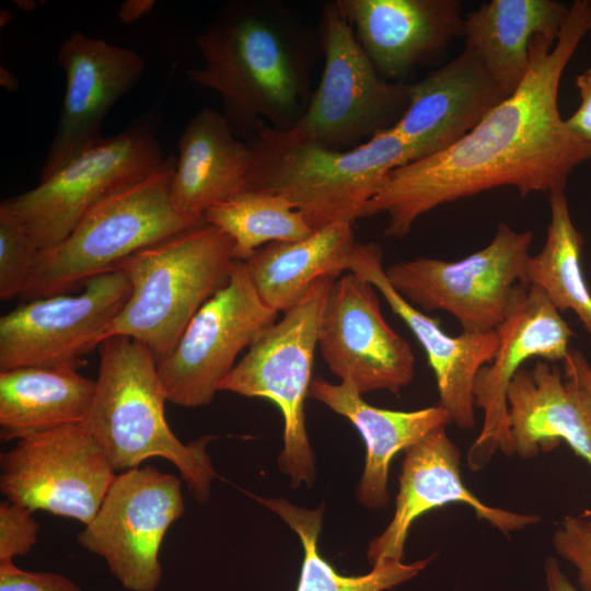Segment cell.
Listing matches in <instances>:
<instances>
[{"label":"cell","mask_w":591,"mask_h":591,"mask_svg":"<svg viewBox=\"0 0 591 591\" xmlns=\"http://www.w3.org/2000/svg\"><path fill=\"white\" fill-rule=\"evenodd\" d=\"M159 125V111L151 108L120 132L102 137L36 187L2 204L38 251L55 247L91 208L161 169L166 158Z\"/></svg>","instance_id":"obj_8"},{"label":"cell","mask_w":591,"mask_h":591,"mask_svg":"<svg viewBox=\"0 0 591 591\" xmlns=\"http://www.w3.org/2000/svg\"><path fill=\"white\" fill-rule=\"evenodd\" d=\"M348 271L372 283L415 335L433 371L439 405L449 412L452 422L463 430L474 428V382L479 369L495 355L496 331L448 335L437 318L421 312L393 288L383 268V251L376 243H358Z\"/></svg>","instance_id":"obj_19"},{"label":"cell","mask_w":591,"mask_h":591,"mask_svg":"<svg viewBox=\"0 0 591 591\" xmlns=\"http://www.w3.org/2000/svg\"><path fill=\"white\" fill-rule=\"evenodd\" d=\"M357 244L351 223H334L303 240L269 243L244 263L260 300L285 313L317 279L349 270Z\"/></svg>","instance_id":"obj_27"},{"label":"cell","mask_w":591,"mask_h":591,"mask_svg":"<svg viewBox=\"0 0 591 591\" xmlns=\"http://www.w3.org/2000/svg\"><path fill=\"white\" fill-rule=\"evenodd\" d=\"M588 18V1H575L557 40L533 38L519 88L449 148L392 170L361 218L385 213L384 234L404 237L422 215L485 190L510 186L523 198L564 190L573 170L591 161V143L558 108L559 82Z\"/></svg>","instance_id":"obj_1"},{"label":"cell","mask_w":591,"mask_h":591,"mask_svg":"<svg viewBox=\"0 0 591 591\" xmlns=\"http://www.w3.org/2000/svg\"><path fill=\"white\" fill-rule=\"evenodd\" d=\"M0 83L5 90L11 92L16 91L20 86L18 78L3 67L0 68Z\"/></svg>","instance_id":"obj_39"},{"label":"cell","mask_w":591,"mask_h":591,"mask_svg":"<svg viewBox=\"0 0 591 591\" xmlns=\"http://www.w3.org/2000/svg\"><path fill=\"white\" fill-rule=\"evenodd\" d=\"M39 524L33 511L4 500L0 505V561L25 555L37 543Z\"/></svg>","instance_id":"obj_32"},{"label":"cell","mask_w":591,"mask_h":591,"mask_svg":"<svg viewBox=\"0 0 591 591\" xmlns=\"http://www.w3.org/2000/svg\"><path fill=\"white\" fill-rule=\"evenodd\" d=\"M445 428L434 429L405 451L393 518L368 547L367 557L372 566L384 560L402 561L406 537L414 521L449 503L467 505L479 519L505 534L541 520L537 514L490 507L476 497L463 483L461 454Z\"/></svg>","instance_id":"obj_18"},{"label":"cell","mask_w":591,"mask_h":591,"mask_svg":"<svg viewBox=\"0 0 591 591\" xmlns=\"http://www.w3.org/2000/svg\"><path fill=\"white\" fill-rule=\"evenodd\" d=\"M255 498L278 514L301 541L304 557L297 591H384L417 576L434 557L409 564L384 560L372 566L367 575L343 576L323 558L317 548L324 506L310 510L285 498Z\"/></svg>","instance_id":"obj_29"},{"label":"cell","mask_w":591,"mask_h":591,"mask_svg":"<svg viewBox=\"0 0 591 591\" xmlns=\"http://www.w3.org/2000/svg\"><path fill=\"white\" fill-rule=\"evenodd\" d=\"M154 5V0H127L119 7L117 18L129 24L150 13Z\"/></svg>","instance_id":"obj_38"},{"label":"cell","mask_w":591,"mask_h":591,"mask_svg":"<svg viewBox=\"0 0 591 591\" xmlns=\"http://www.w3.org/2000/svg\"><path fill=\"white\" fill-rule=\"evenodd\" d=\"M513 453L522 459L548 452L565 441L591 466V395L576 381L563 379L556 366L538 360L521 368L507 392ZM582 519H591V509Z\"/></svg>","instance_id":"obj_22"},{"label":"cell","mask_w":591,"mask_h":591,"mask_svg":"<svg viewBox=\"0 0 591 591\" xmlns=\"http://www.w3.org/2000/svg\"><path fill=\"white\" fill-rule=\"evenodd\" d=\"M563 363L566 378L576 381L591 395V366L582 352L570 349Z\"/></svg>","instance_id":"obj_36"},{"label":"cell","mask_w":591,"mask_h":591,"mask_svg":"<svg viewBox=\"0 0 591 591\" xmlns=\"http://www.w3.org/2000/svg\"><path fill=\"white\" fill-rule=\"evenodd\" d=\"M176 158L167 157L151 176L91 208L53 248L39 251L24 298L60 294L115 270L139 251L205 223L178 211L171 198Z\"/></svg>","instance_id":"obj_6"},{"label":"cell","mask_w":591,"mask_h":591,"mask_svg":"<svg viewBox=\"0 0 591 591\" xmlns=\"http://www.w3.org/2000/svg\"><path fill=\"white\" fill-rule=\"evenodd\" d=\"M324 68L296 134L349 150L391 129L408 106V83L383 79L336 2L322 13Z\"/></svg>","instance_id":"obj_9"},{"label":"cell","mask_w":591,"mask_h":591,"mask_svg":"<svg viewBox=\"0 0 591 591\" xmlns=\"http://www.w3.org/2000/svg\"><path fill=\"white\" fill-rule=\"evenodd\" d=\"M328 369L361 395L408 385L415 372L409 344L385 321L375 288L348 271L329 291L317 336Z\"/></svg>","instance_id":"obj_15"},{"label":"cell","mask_w":591,"mask_h":591,"mask_svg":"<svg viewBox=\"0 0 591 591\" xmlns=\"http://www.w3.org/2000/svg\"><path fill=\"white\" fill-rule=\"evenodd\" d=\"M584 520L587 521L588 525H589L590 529H591V519H584Z\"/></svg>","instance_id":"obj_41"},{"label":"cell","mask_w":591,"mask_h":591,"mask_svg":"<svg viewBox=\"0 0 591 591\" xmlns=\"http://www.w3.org/2000/svg\"><path fill=\"white\" fill-rule=\"evenodd\" d=\"M277 314L258 297L246 264L235 260L228 282L202 304L158 362L167 402L183 407L209 404L240 352L276 322Z\"/></svg>","instance_id":"obj_12"},{"label":"cell","mask_w":591,"mask_h":591,"mask_svg":"<svg viewBox=\"0 0 591 591\" xmlns=\"http://www.w3.org/2000/svg\"><path fill=\"white\" fill-rule=\"evenodd\" d=\"M38 248L26 229L0 205V299L24 296L31 282Z\"/></svg>","instance_id":"obj_31"},{"label":"cell","mask_w":591,"mask_h":591,"mask_svg":"<svg viewBox=\"0 0 591 591\" xmlns=\"http://www.w3.org/2000/svg\"><path fill=\"white\" fill-rule=\"evenodd\" d=\"M308 396L348 418L362 436L367 456L357 499L370 509H381L389 503L387 476L394 456L434 429L452 422L449 412L439 404L410 412L372 406L348 382L333 384L315 378Z\"/></svg>","instance_id":"obj_24"},{"label":"cell","mask_w":591,"mask_h":591,"mask_svg":"<svg viewBox=\"0 0 591 591\" xmlns=\"http://www.w3.org/2000/svg\"><path fill=\"white\" fill-rule=\"evenodd\" d=\"M589 18H588V28L591 31V1H588Z\"/></svg>","instance_id":"obj_40"},{"label":"cell","mask_w":591,"mask_h":591,"mask_svg":"<svg viewBox=\"0 0 591 591\" xmlns=\"http://www.w3.org/2000/svg\"><path fill=\"white\" fill-rule=\"evenodd\" d=\"M549 222L541 251L531 256L526 282L561 313L578 317L591 343V291L581 265L583 237L573 224L564 190L548 194Z\"/></svg>","instance_id":"obj_28"},{"label":"cell","mask_w":591,"mask_h":591,"mask_svg":"<svg viewBox=\"0 0 591 591\" xmlns=\"http://www.w3.org/2000/svg\"><path fill=\"white\" fill-rule=\"evenodd\" d=\"M233 243L220 229L202 223L123 260L130 293L107 337L142 343L162 360L193 316L229 280Z\"/></svg>","instance_id":"obj_5"},{"label":"cell","mask_w":591,"mask_h":591,"mask_svg":"<svg viewBox=\"0 0 591 591\" xmlns=\"http://www.w3.org/2000/svg\"><path fill=\"white\" fill-rule=\"evenodd\" d=\"M95 380L72 367H22L0 371V429L5 441L85 422Z\"/></svg>","instance_id":"obj_26"},{"label":"cell","mask_w":591,"mask_h":591,"mask_svg":"<svg viewBox=\"0 0 591 591\" xmlns=\"http://www.w3.org/2000/svg\"><path fill=\"white\" fill-rule=\"evenodd\" d=\"M531 231L500 222L493 240L459 260L417 257L385 269L387 280L409 303L444 311L464 333H488L503 322L518 287L526 283Z\"/></svg>","instance_id":"obj_10"},{"label":"cell","mask_w":591,"mask_h":591,"mask_svg":"<svg viewBox=\"0 0 591 591\" xmlns=\"http://www.w3.org/2000/svg\"><path fill=\"white\" fill-rule=\"evenodd\" d=\"M569 8L554 0L485 2L464 19L465 48L480 59L510 95L526 76L533 38L543 35L557 40Z\"/></svg>","instance_id":"obj_25"},{"label":"cell","mask_w":591,"mask_h":591,"mask_svg":"<svg viewBox=\"0 0 591 591\" xmlns=\"http://www.w3.org/2000/svg\"><path fill=\"white\" fill-rule=\"evenodd\" d=\"M316 37L285 8L233 3L196 38L204 65L187 76L218 93L233 131L250 138L259 121L291 129L312 92Z\"/></svg>","instance_id":"obj_2"},{"label":"cell","mask_w":591,"mask_h":591,"mask_svg":"<svg viewBox=\"0 0 591 591\" xmlns=\"http://www.w3.org/2000/svg\"><path fill=\"white\" fill-rule=\"evenodd\" d=\"M546 591H578L563 572L556 558L547 557L544 563Z\"/></svg>","instance_id":"obj_37"},{"label":"cell","mask_w":591,"mask_h":591,"mask_svg":"<svg viewBox=\"0 0 591 591\" xmlns=\"http://www.w3.org/2000/svg\"><path fill=\"white\" fill-rule=\"evenodd\" d=\"M95 393L85 421L116 473L138 467L151 457L171 462L194 498L206 502L216 477L201 437L188 444L172 431L158 362L140 341L109 336L99 347Z\"/></svg>","instance_id":"obj_4"},{"label":"cell","mask_w":591,"mask_h":591,"mask_svg":"<svg viewBox=\"0 0 591 591\" xmlns=\"http://www.w3.org/2000/svg\"><path fill=\"white\" fill-rule=\"evenodd\" d=\"M336 278L314 281L304 294L250 347L219 384V391L271 401L283 418L279 470L293 488L315 479L314 453L306 428L304 403L322 314Z\"/></svg>","instance_id":"obj_7"},{"label":"cell","mask_w":591,"mask_h":591,"mask_svg":"<svg viewBox=\"0 0 591 591\" xmlns=\"http://www.w3.org/2000/svg\"><path fill=\"white\" fill-rule=\"evenodd\" d=\"M204 220L231 239L233 257L241 262L263 245L303 240L314 232L285 197L250 188L212 206Z\"/></svg>","instance_id":"obj_30"},{"label":"cell","mask_w":591,"mask_h":591,"mask_svg":"<svg viewBox=\"0 0 591 591\" xmlns=\"http://www.w3.org/2000/svg\"><path fill=\"white\" fill-rule=\"evenodd\" d=\"M247 188L289 200L315 231L361 218L386 175L418 159L390 129L349 150H335L259 121L247 138Z\"/></svg>","instance_id":"obj_3"},{"label":"cell","mask_w":591,"mask_h":591,"mask_svg":"<svg viewBox=\"0 0 591 591\" xmlns=\"http://www.w3.org/2000/svg\"><path fill=\"white\" fill-rule=\"evenodd\" d=\"M116 472L85 422L18 440L1 456L0 489L7 500L86 525Z\"/></svg>","instance_id":"obj_13"},{"label":"cell","mask_w":591,"mask_h":591,"mask_svg":"<svg viewBox=\"0 0 591 591\" xmlns=\"http://www.w3.org/2000/svg\"><path fill=\"white\" fill-rule=\"evenodd\" d=\"M0 591H82L69 578L57 572L28 571L13 560L0 561Z\"/></svg>","instance_id":"obj_34"},{"label":"cell","mask_w":591,"mask_h":591,"mask_svg":"<svg viewBox=\"0 0 591 591\" xmlns=\"http://www.w3.org/2000/svg\"><path fill=\"white\" fill-rule=\"evenodd\" d=\"M57 60L65 72L66 91L39 182L102 138L107 114L137 84L146 68L135 50L80 31L61 43Z\"/></svg>","instance_id":"obj_17"},{"label":"cell","mask_w":591,"mask_h":591,"mask_svg":"<svg viewBox=\"0 0 591 591\" xmlns=\"http://www.w3.org/2000/svg\"><path fill=\"white\" fill-rule=\"evenodd\" d=\"M355 35L385 80L404 78L463 34L456 0H338Z\"/></svg>","instance_id":"obj_20"},{"label":"cell","mask_w":591,"mask_h":591,"mask_svg":"<svg viewBox=\"0 0 591 591\" xmlns=\"http://www.w3.org/2000/svg\"><path fill=\"white\" fill-rule=\"evenodd\" d=\"M508 96L480 59L464 48L447 65L408 84V106L390 130L409 143L419 159L459 141Z\"/></svg>","instance_id":"obj_21"},{"label":"cell","mask_w":591,"mask_h":591,"mask_svg":"<svg viewBox=\"0 0 591 591\" xmlns=\"http://www.w3.org/2000/svg\"><path fill=\"white\" fill-rule=\"evenodd\" d=\"M182 478L151 465L117 473L79 544L104 559L129 591H157L160 548L185 510Z\"/></svg>","instance_id":"obj_11"},{"label":"cell","mask_w":591,"mask_h":591,"mask_svg":"<svg viewBox=\"0 0 591 591\" xmlns=\"http://www.w3.org/2000/svg\"><path fill=\"white\" fill-rule=\"evenodd\" d=\"M171 179V198L182 213L204 219L208 209L247 189L251 151L225 116L210 107L186 124Z\"/></svg>","instance_id":"obj_23"},{"label":"cell","mask_w":591,"mask_h":591,"mask_svg":"<svg viewBox=\"0 0 591 591\" xmlns=\"http://www.w3.org/2000/svg\"><path fill=\"white\" fill-rule=\"evenodd\" d=\"M576 85L581 103L566 123L573 134L591 143V67L577 76Z\"/></svg>","instance_id":"obj_35"},{"label":"cell","mask_w":591,"mask_h":591,"mask_svg":"<svg viewBox=\"0 0 591 591\" xmlns=\"http://www.w3.org/2000/svg\"><path fill=\"white\" fill-rule=\"evenodd\" d=\"M556 552L577 570L582 591H591V529L580 517L568 515L553 536Z\"/></svg>","instance_id":"obj_33"},{"label":"cell","mask_w":591,"mask_h":591,"mask_svg":"<svg viewBox=\"0 0 591 591\" xmlns=\"http://www.w3.org/2000/svg\"><path fill=\"white\" fill-rule=\"evenodd\" d=\"M496 333L495 355L479 369L473 387L475 407L483 410L484 420L467 453V465L472 471L483 468L496 451L514 454L508 425L510 382L529 359L564 361L573 335L544 292L526 283L518 287Z\"/></svg>","instance_id":"obj_16"},{"label":"cell","mask_w":591,"mask_h":591,"mask_svg":"<svg viewBox=\"0 0 591 591\" xmlns=\"http://www.w3.org/2000/svg\"><path fill=\"white\" fill-rule=\"evenodd\" d=\"M130 293L121 269L88 279L81 293L30 300L0 318V371L72 367L100 347Z\"/></svg>","instance_id":"obj_14"}]
</instances>
